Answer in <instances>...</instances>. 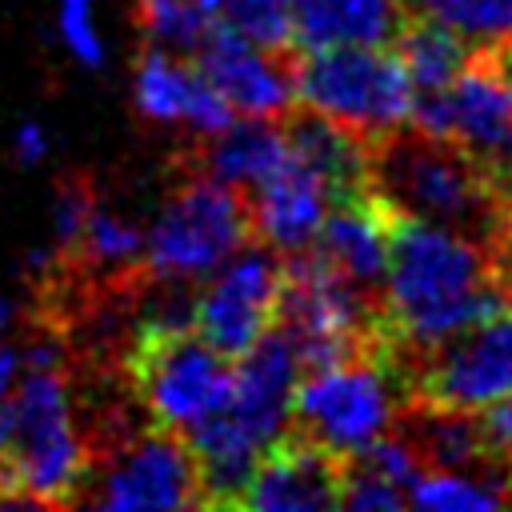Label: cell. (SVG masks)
Instances as JSON below:
<instances>
[{
    "label": "cell",
    "mask_w": 512,
    "mask_h": 512,
    "mask_svg": "<svg viewBox=\"0 0 512 512\" xmlns=\"http://www.w3.org/2000/svg\"><path fill=\"white\" fill-rule=\"evenodd\" d=\"M376 288V332L416 356L512 300L492 240L412 216H392L388 260Z\"/></svg>",
    "instance_id": "obj_1"
},
{
    "label": "cell",
    "mask_w": 512,
    "mask_h": 512,
    "mask_svg": "<svg viewBox=\"0 0 512 512\" xmlns=\"http://www.w3.org/2000/svg\"><path fill=\"white\" fill-rule=\"evenodd\" d=\"M8 444L0 456V504H68L92 472L88 440L64 376V344L36 336L20 348V376L4 400Z\"/></svg>",
    "instance_id": "obj_2"
},
{
    "label": "cell",
    "mask_w": 512,
    "mask_h": 512,
    "mask_svg": "<svg viewBox=\"0 0 512 512\" xmlns=\"http://www.w3.org/2000/svg\"><path fill=\"white\" fill-rule=\"evenodd\" d=\"M300 372L296 344L280 324L232 360L228 400L184 436L200 468L204 504H236L256 460L288 436Z\"/></svg>",
    "instance_id": "obj_3"
},
{
    "label": "cell",
    "mask_w": 512,
    "mask_h": 512,
    "mask_svg": "<svg viewBox=\"0 0 512 512\" xmlns=\"http://www.w3.org/2000/svg\"><path fill=\"white\" fill-rule=\"evenodd\" d=\"M368 192L392 216L448 224L492 244L504 236L512 200L480 156L416 128L388 132L372 148Z\"/></svg>",
    "instance_id": "obj_4"
},
{
    "label": "cell",
    "mask_w": 512,
    "mask_h": 512,
    "mask_svg": "<svg viewBox=\"0 0 512 512\" xmlns=\"http://www.w3.org/2000/svg\"><path fill=\"white\" fill-rule=\"evenodd\" d=\"M400 408L404 384L396 368L388 356L364 344L340 360L300 372L292 424H300V436L328 456L348 460L376 436L392 432L400 424Z\"/></svg>",
    "instance_id": "obj_5"
},
{
    "label": "cell",
    "mask_w": 512,
    "mask_h": 512,
    "mask_svg": "<svg viewBox=\"0 0 512 512\" xmlns=\"http://www.w3.org/2000/svg\"><path fill=\"white\" fill-rule=\"evenodd\" d=\"M296 104L320 112L368 140H384L388 132L408 128L416 84L388 44H348L304 52L300 68H292Z\"/></svg>",
    "instance_id": "obj_6"
},
{
    "label": "cell",
    "mask_w": 512,
    "mask_h": 512,
    "mask_svg": "<svg viewBox=\"0 0 512 512\" xmlns=\"http://www.w3.org/2000/svg\"><path fill=\"white\" fill-rule=\"evenodd\" d=\"M252 240L244 192L196 172L156 208L144 228V268L168 284H200Z\"/></svg>",
    "instance_id": "obj_7"
},
{
    "label": "cell",
    "mask_w": 512,
    "mask_h": 512,
    "mask_svg": "<svg viewBox=\"0 0 512 512\" xmlns=\"http://www.w3.org/2000/svg\"><path fill=\"white\" fill-rule=\"evenodd\" d=\"M276 324L296 344V356L304 368L340 360L380 336L368 288L336 272L316 248L284 256V288H280Z\"/></svg>",
    "instance_id": "obj_8"
},
{
    "label": "cell",
    "mask_w": 512,
    "mask_h": 512,
    "mask_svg": "<svg viewBox=\"0 0 512 512\" xmlns=\"http://www.w3.org/2000/svg\"><path fill=\"white\" fill-rule=\"evenodd\" d=\"M132 384L156 428L188 436L228 400L232 360L192 328H140Z\"/></svg>",
    "instance_id": "obj_9"
},
{
    "label": "cell",
    "mask_w": 512,
    "mask_h": 512,
    "mask_svg": "<svg viewBox=\"0 0 512 512\" xmlns=\"http://www.w3.org/2000/svg\"><path fill=\"white\" fill-rule=\"evenodd\" d=\"M280 288L284 260L264 244H244L200 280V292L192 296V332L220 356L236 360L268 328H276Z\"/></svg>",
    "instance_id": "obj_10"
},
{
    "label": "cell",
    "mask_w": 512,
    "mask_h": 512,
    "mask_svg": "<svg viewBox=\"0 0 512 512\" xmlns=\"http://www.w3.org/2000/svg\"><path fill=\"white\" fill-rule=\"evenodd\" d=\"M88 504L104 512H168L204 504L200 468L184 436L168 428H148L116 444L104 468L84 480Z\"/></svg>",
    "instance_id": "obj_11"
},
{
    "label": "cell",
    "mask_w": 512,
    "mask_h": 512,
    "mask_svg": "<svg viewBox=\"0 0 512 512\" xmlns=\"http://www.w3.org/2000/svg\"><path fill=\"white\" fill-rule=\"evenodd\" d=\"M416 132L452 140L480 156L488 168L512 140V76L496 60L492 48L484 56H468L464 68L432 92H416L412 120Z\"/></svg>",
    "instance_id": "obj_12"
},
{
    "label": "cell",
    "mask_w": 512,
    "mask_h": 512,
    "mask_svg": "<svg viewBox=\"0 0 512 512\" xmlns=\"http://www.w3.org/2000/svg\"><path fill=\"white\" fill-rule=\"evenodd\" d=\"M508 392H512V300L420 356L416 368L420 404L480 412Z\"/></svg>",
    "instance_id": "obj_13"
},
{
    "label": "cell",
    "mask_w": 512,
    "mask_h": 512,
    "mask_svg": "<svg viewBox=\"0 0 512 512\" xmlns=\"http://www.w3.org/2000/svg\"><path fill=\"white\" fill-rule=\"evenodd\" d=\"M196 68L216 84V92L232 104L236 116H268L280 120L296 108V80L292 68L264 44L232 32L228 24H212L200 48L192 52Z\"/></svg>",
    "instance_id": "obj_14"
},
{
    "label": "cell",
    "mask_w": 512,
    "mask_h": 512,
    "mask_svg": "<svg viewBox=\"0 0 512 512\" xmlns=\"http://www.w3.org/2000/svg\"><path fill=\"white\" fill-rule=\"evenodd\" d=\"M132 104L144 120L180 124L200 140L220 132L236 116L232 104L216 92V84L196 68L192 56L164 52L152 44L140 52L132 68Z\"/></svg>",
    "instance_id": "obj_15"
},
{
    "label": "cell",
    "mask_w": 512,
    "mask_h": 512,
    "mask_svg": "<svg viewBox=\"0 0 512 512\" xmlns=\"http://www.w3.org/2000/svg\"><path fill=\"white\" fill-rule=\"evenodd\" d=\"M252 512H328L340 508V460L304 436H280L252 468L240 500Z\"/></svg>",
    "instance_id": "obj_16"
},
{
    "label": "cell",
    "mask_w": 512,
    "mask_h": 512,
    "mask_svg": "<svg viewBox=\"0 0 512 512\" xmlns=\"http://www.w3.org/2000/svg\"><path fill=\"white\" fill-rule=\"evenodd\" d=\"M248 200V224H252V236L272 248L276 256H296V252H308L320 236V224L332 208V188L308 172L300 160H288L264 180L256 184L252 192H244Z\"/></svg>",
    "instance_id": "obj_17"
},
{
    "label": "cell",
    "mask_w": 512,
    "mask_h": 512,
    "mask_svg": "<svg viewBox=\"0 0 512 512\" xmlns=\"http://www.w3.org/2000/svg\"><path fill=\"white\" fill-rule=\"evenodd\" d=\"M388 236H392V212L368 188H360V192H348V196L332 200L312 248L336 272H344L352 284L372 292L384 276Z\"/></svg>",
    "instance_id": "obj_18"
},
{
    "label": "cell",
    "mask_w": 512,
    "mask_h": 512,
    "mask_svg": "<svg viewBox=\"0 0 512 512\" xmlns=\"http://www.w3.org/2000/svg\"><path fill=\"white\" fill-rule=\"evenodd\" d=\"M288 160V132L268 116H232L220 132L204 136L200 172L236 188L252 192Z\"/></svg>",
    "instance_id": "obj_19"
},
{
    "label": "cell",
    "mask_w": 512,
    "mask_h": 512,
    "mask_svg": "<svg viewBox=\"0 0 512 512\" xmlns=\"http://www.w3.org/2000/svg\"><path fill=\"white\" fill-rule=\"evenodd\" d=\"M400 20L396 0H292V44L300 52L392 44Z\"/></svg>",
    "instance_id": "obj_20"
},
{
    "label": "cell",
    "mask_w": 512,
    "mask_h": 512,
    "mask_svg": "<svg viewBox=\"0 0 512 512\" xmlns=\"http://www.w3.org/2000/svg\"><path fill=\"white\" fill-rule=\"evenodd\" d=\"M288 152L292 160H300L308 172H316L332 196H348L368 188V164H372V140L320 116V112H300L288 128Z\"/></svg>",
    "instance_id": "obj_21"
},
{
    "label": "cell",
    "mask_w": 512,
    "mask_h": 512,
    "mask_svg": "<svg viewBox=\"0 0 512 512\" xmlns=\"http://www.w3.org/2000/svg\"><path fill=\"white\" fill-rule=\"evenodd\" d=\"M512 480V476H508ZM504 468H420L408 488V504L420 512H492L508 504Z\"/></svg>",
    "instance_id": "obj_22"
},
{
    "label": "cell",
    "mask_w": 512,
    "mask_h": 512,
    "mask_svg": "<svg viewBox=\"0 0 512 512\" xmlns=\"http://www.w3.org/2000/svg\"><path fill=\"white\" fill-rule=\"evenodd\" d=\"M392 48H396L400 64L408 68L416 92L444 88L464 68V60L472 56V44L428 12H420L416 20H400V28L392 36Z\"/></svg>",
    "instance_id": "obj_23"
},
{
    "label": "cell",
    "mask_w": 512,
    "mask_h": 512,
    "mask_svg": "<svg viewBox=\"0 0 512 512\" xmlns=\"http://www.w3.org/2000/svg\"><path fill=\"white\" fill-rule=\"evenodd\" d=\"M420 408H424V416L408 428V440L416 444L424 468H480V464H492L472 412L432 408V404H420Z\"/></svg>",
    "instance_id": "obj_24"
},
{
    "label": "cell",
    "mask_w": 512,
    "mask_h": 512,
    "mask_svg": "<svg viewBox=\"0 0 512 512\" xmlns=\"http://www.w3.org/2000/svg\"><path fill=\"white\" fill-rule=\"evenodd\" d=\"M72 256H80V260H84L92 272H100V276L136 272L140 260H144V228L132 224L124 212H116V208L92 200Z\"/></svg>",
    "instance_id": "obj_25"
},
{
    "label": "cell",
    "mask_w": 512,
    "mask_h": 512,
    "mask_svg": "<svg viewBox=\"0 0 512 512\" xmlns=\"http://www.w3.org/2000/svg\"><path fill=\"white\" fill-rule=\"evenodd\" d=\"M136 20L152 48L180 56H192L216 24L208 0H136Z\"/></svg>",
    "instance_id": "obj_26"
},
{
    "label": "cell",
    "mask_w": 512,
    "mask_h": 512,
    "mask_svg": "<svg viewBox=\"0 0 512 512\" xmlns=\"http://www.w3.org/2000/svg\"><path fill=\"white\" fill-rule=\"evenodd\" d=\"M420 12L448 24L472 48H496L512 36V0H416Z\"/></svg>",
    "instance_id": "obj_27"
},
{
    "label": "cell",
    "mask_w": 512,
    "mask_h": 512,
    "mask_svg": "<svg viewBox=\"0 0 512 512\" xmlns=\"http://www.w3.org/2000/svg\"><path fill=\"white\" fill-rule=\"evenodd\" d=\"M212 16L272 52L292 44V0H212Z\"/></svg>",
    "instance_id": "obj_28"
},
{
    "label": "cell",
    "mask_w": 512,
    "mask_h": 512,
    "mask_svg": "<svg viewBox=\"0 0 512 512\" xmlns=\"http://www.w3.org/2000/svg\"><path fill=\"white\" fill-rule=\"evenodd\" d=\"M56 32L80 68H104L108 44L100 32V0H56Z\"/></svg>",
    "instance_id": "obj_29"
},
{
    "label": "cell",
    "mask_w": 512,
    "mask_h": 512,
    "mask_svg": "<svg viewBox=\"0 0 512 512\" xmlns=\"http://www.w3.org/2000/svg\"><path fill=\"white\" fill-rule=\"evenodd\" d=\"M92 200H96V196H92L84 184H64V188H60V196H56V204H52V248H56L60 256H72Z\"/></svg>",
    "instance_id": "obj_30"
},
{
    "label": "cell",
    "mask_w": 512,
    "mask_h": 512,
    "mask_svg": "<svg viewBox=\"0 0 512 512\" xmlns=\"http://www.w3.org/2000/svg\"><path fill=\"white\" fill-rule=\"evenodd\" d=\"M472 416H476V428H480L488 460H496L500 468H512V392L492 400L488 408H480Z\"/></svg>",
    "instance_id": "obj_31"
},
{
    "label": "cell",
    "mask_w": 512,
    "mask_h": 512,
    "mask_svg": "<svg viewBox=\"0 0 512 512\" xmlns=\"http://www.w3.org/2000/svg\"><path fill=\"white\" fill-rule=\"evenodd\" d=\"M48 152H52V136H48V128H44L40 120H20L16 132H12V156H16V164L36 168Z\"/></svg>",
    "instance_id": "obj_32"
},
{
    "label": "cell",
    "mask_w": 512,
    "mask_h": 512,
    "mask_svg": "<svg viewBox=\"0 0 512 512\" xmlns=\"http://www.w3.org/2000/svg\"><path fill=\"white\" fill-rule=\"evenodd\" d=\"M16 376H20V348L0 344V404L8 400V392H12Z\"/></svg>",
    "instance_id": "obj_33"
},
{
    "label": "cell",
    "mask_w": 512,
    "mask_h": 512,
    "mask_svg": "<svg viewBox=\"0 0 512 512\" xmlns=\"http://www.w3.org/2000/svg\"><path fill=\"white\" fill-rule=\"evenodd\" d=\"M492 176H496V180H500V188L512 196V140H508V148L500 152V160L492 164Z\"/></svg>",
    "instance_id": "obj_34"
},
{
    "label": "cell",
    "mask_w": 512,
    "mask_h": 512,
    "mask_svg": "<svg viewBox=\"0 0 512 512\" xmlns=\"http://www.w3.org/2000/svg\"><path fill=\"white\" fill-rule=\"evenodd\" d=\"M12 324H16V300L12 296H0V336L12 332Z\"/></svg>",
    "instance_id": "obj_35"
},
{
    "label": "cell",
    "mask_w": 512,
    "mask_h": 512,
    "mask_svg": "<svg viewBox=\"0 0 512 512\" xmlns=\"http://www.w3.org/2000/svg\"><path fill=\"white\" fill-rule=\"evenodd\" d=\"M4 444H8V416H4V404H0V456H4Z\"/></svg>",
    "instance_id": "obj_36"
}]
</instances>
